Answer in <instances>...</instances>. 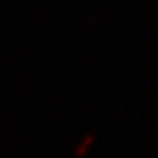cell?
<instances>
[{"instance_id":"cell-1","label":"cell","mask_w":158,"mask_h":158,"mask_svg":"<svg viewBox=\"0 0 158 158\" xmlns=\"http://www.w3.org/2000/svg\"><path fill=\"white\" fill-rule=\"evenodd\" d=\"M93 134H88V135L85 137V141L81 142V146H77L76 148V155H77V156H81V155H85L86 153V149H88V146H90L91 142H93Z\"/></svg>"}]
</instances>
